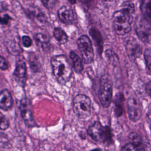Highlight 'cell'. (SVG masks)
<instances>
[{"label": "cell", "instance_id": "cell-4", "mask_svg": "<svg viewBox=\"0 0 151 151\" xmlns=\"http://www.w3.org/2000/svg\"><path fill=\"white\" fill-rule=\"evenodd\" d=\"M73 110L80 119H84L89 117L91 112L90 98L84 94H77L73 100Z\"/></svg>", "mask_w": 151, "mask_h": 151}, {"label": "cell", "instance_id": "cell-15", "mask_svg": "<svg viewBox=\"0 0 151 151\" xmlns=\"http://www.w3.org/2000/svg\"><path fill=\"white\" fill-rule=\"evenodd\" d=\"M27 71V66L24 61L19 60L16 63L14 75L18 78H22L25 76Z\"/></svg>", "mask_w": 151, "mask_h": 151}, {"label": "cell", "instance_id": "cell-3", "mask_svg": "<svg viewBox=\"0 0 151 151\" xmlns=\"http://www.w3.org/2000/svg\"><path fill=\"white\" fill-rule=\"evenodd\" d=\"M99 97L103 107L107 108L110 105L113 97V83L109 75L104 74L100 78Z\"/></svg>", "mask_w": 151, "mask_h": 151}, {"label": "cell", "instance_id": "cell-26", "mask_svg": "<svg viewBox=\"0 0 151 151\" xmlns=\"http://www.w3.org/2000/svg\"><path fill=\"white\" fill-rule=\"evenodd\" d=\"M8 64L5 60V59L3 57V56H1L0 57V68L1 70L4 71L6 70L8 68Z\"/></svg>", "mask_w": 151, "mask_h": 151}, {"label": "cell", "instance_id": "cell-7", "mask_svg": "<svg viewBox=\"0 0 151 151\" xmlns=\"http://www.w3.org/2000/svg\"><path fill=\"white\" fill-rule=\"evenodd\" d=\"M136 32L142 41L145 43L151 42V22L146 19L140 20L136 24Z\"/></svg>", "mask_w": 151, "mask_h": 151}, {"label": "cell", "instance_id": "cell-6", "mask_svg": "<svg viewBox=\"0 0 151 151\" xmlns=\"http://www.w3.org/2000/svg\"><path fill=\"white\" fill-rule=\"evenodd\" d=\"M19 109L21 117L25 124L28 127H33L37 126L34 119L33 114L31 109V104L29 101L26 99H22L20 101Z\"/></svg>", "mask_w": 151, "mask_h": 151}, {"label": "cell", "instance_id": "cell-5", "mask_svg": "<svg viewBox=\"0 0 151 151\" xmlns=\"http://www.w3.org/2000/svg\"><path fill=\"white\" fill-rule=\"evenodd\" d=\"M77 45L85 63L89 64L94 60V51L90 38L83 35L77 40Z\"/></svg>", "mask_w": 151, "mask_h": 151}, {"label": "cell", "instance_id": "cell-29", "mask_svg": "<svg viewBox=\"0 0 151 151\" xmlns=\"http://www.w3.org/2000/svg\"><path fill=\"white\" fill-rule=\"evenodd\" d=\"M90 151H102V149L101 148H100V147H96V148L91 149Z\"/></svg>", "mask_w": 151, "mask_h": 151}, {"label": "cell", "instance_id": "cell-8", "mask_svg": "<svg viewBox=\"0 0 151 151\" xmlns=\"http://www.w3.org/2000/svg\"><path fill=\"white\" fill-rule=\"evenodd\" d=\"M127 107L129 119L133 122L139 120L142 113V107L139 100L135 97H130L127 99Z\"/></svg>", "mask_w": 151, "mask_h": 151}, {"label": "cell", "instance_id": "cell-16", "mask_svg": "<svg viewBox=\"0 0 151 151\" xmlns=\"http://www.w3.org/2000/svg\"><path fill=\"white\" fill-rule=\"evenodd\" d=\"M53 35L55 40L61 44H64L68 40V36L63 29L55 27L53 30Z\"/></svg>", "mask_w": 151, "mask_h": 151}, {"label": "cell", "instance_id": "cell-20", "mask_svg": "<svg viewBox=\"0 0 151 151\" xmlns=\"http://www.w3.org/2000/svg\"><path fill=\"white\" fill-rule=\"evenodd\" d=\"M35 40L36 41L37 44L41 48H45L48 47L49 41L46 35L43 34L42 33H38L35 35Z\"/></svg>", "mask_w": 151, "mask_h": 151}, {"label": "cell", "instance_id": "cell-13", "mask_svg": "<svg viewBox=\"0 0 151 151\" xmlns=\"http://www.w3.org/2000/svg\"><path fill=\"white\" fill-rule=\"evenodd\" d=\"M130 143L133 144L137 151H145V147L142 137L135 132H131L129 134Z\"/></svg>", "mask_w": 151, "mask_h": 151}, {"label": "cell", "instance_id": "cell-19", "mask_svg": "<svg viewBox=\"0 0 151 151\" xmlns=\"http://www.w3.org/2000/svg\"><path fill=\"white\" fill-rule=\"evenodd\" d=\"M90 34H91V37H93V40L95 41V42L97 46L99 48H100L102 50L103 49V41L101 36L100 35V32L96 28H91L90 31Z\"/></svg>", "mask_w": 151, "mask_h": 151}, {"label": "cell", "instance_id": "cell-31", "mask_svg": "<svg viewBox=\"0 0 151 151\" xmlns=\"http://www.w3.org/2000/svg\"><path fill=\"white\" fill-rule=\"evenodd\" d=\"M150 130H151V122H150Z\"/></svg>", "mask_w": 151, "mask_h": 151}, {"label": "cell", "instance_id": "cell-27", "mask_svg": "<svg viewBox=\"0 0 151 151\" xmlns=\"http://www.w3.org/2000/svg\"><path fill=\"white\" fill-rule=\"evenodd\" d=\"M11 19V17L8 14H5L1 18V23L2 25H6L8 24L9 20Z\"/></svg>", "mask_w": 151, "mask_h": 151}, {"label": "cell", "instance_id": "cell-2", "mask_svg": "<svg viewBox=\"0 0 151 151\" xmlns=\"http://www.w3.org/2000/svg\"><path fill=\"white\" fill-rule=\"evenodd\" d=\"M52 73L57 82L65 85L72 76V68L68 58L64 55H54L51 59Z\"/></svg>", "mask_w": 151, "mask_h": 151}, {"label": "cell", "instance_id": "cell-24", "mask_svg": "<svg viewBox=\"0 0 151 151\" xmlns=\"http://www.w3.org/2000/svg\"><path fill=\"white\" fill-rule=\"evenodd\" d=\"M22 42L25 47L28 48L32 45V40L27 35H24L22 38Z\"/></svg>", "mask_w": 151, "mask_h": 151}, {"label": "cell", "instance_id": "cell-21", "mask_svg": "<svg viewBox=\"0 0 151 151\" xmlns=\"http://www.w3.org/2000/svg\"><path fill=\"white\" fill-rule=\"evenodd\" d=\"M29 62L30 65V68L34 72L37 71L40 68V62L37 58L36 55L34 53L31 52L29 55Z\"/></svg>", "mask_w": 151, "mask_h": 151}, {"label": "cell", "instance_id": "cell-9", "mask_svg": "<svg viewBox=\"0 0 151 151\" xmlns=\"http://www.w3.org/2000/svg\"><path fill=\"white\" fill-rule=\"evenodd\" d=\"M106 132V126H103L99 121H96L90 125L87 129L88 136L97 142H103Z\"/></svg>", "mask_w": 151, "mask_h": 151}, {"label": "cell", "instance_id": "cell-11", "mask_svg": "<svg viewBox=\"0 0 151 151\" xmlns=\"http://www.w3.org/2000/svg\"><path fill=\"white\" fill-rule=\"evenodd\" d=\"M58 17L61 22L65 24H71L74 20V13L71 8L63 5L57 11Z\"/></svg>", "mask_w": 151, "mask_h": 151}, {"label": "cell", "instance_id": "cell-23", "mask_svg": "<svg viewBox=\"0 0 151 151\" xmlns=\"http://www.w3.org/2000/svg\"><path fill=\"white\" fill-rule=\"evenodd\" d=\"M0 118H1V124H0L1 130H5L9 127V122L8 120L6 119V117L2 113H1Z\"/></svg>", "mask_w": 151, "mask_h": 151}, {"label": "cell", "instance_id": "cell-22", "mask_svg": "<svg viewBox=\"0 0 151 151\" xmlns=\"http://www.w3.org/2000/svg\"><path fill=\"white\" fill-rule=\"evenodd\" d=\"M144 56L147 70L151 75V50L146 49L144 52Z\"/></svg>", "mask_w": 151, "mask_h": 151}, {"label": "cell", "instance_id": "cell-17", "mask_svg": "<svg viewBox=\"0 0 151 151\" xmlns=\"http://www.w3.org/2000/svg\"><path fill=\"white\" fill-rule=\"evenodd\" d=\"M140 9L145 19L151 22V0L143 1L141 4Z\"/></svg>", "mask_w": 151, "mask_h": 151}, {"label": "cell", "instance_id": "cell-30", "mask_svg": "<svg viewBox=\"0 0 151 151\" xmlns=\"http://www.w3.org/2000/svg\"><path fill=\"white\" fill-rule=\"evenodd\" d=\"M71 3H75L76 2L75 1H70Z\"/></svg>", "mask_w": 151, "mask_h": 151}, {"label": "cell", "instance_id": "cell-28", "mask_svg": "<svg viewBox=\"0 0 151 151\" xmlns=\"http://www.w3.org/2000/svg\"><path fill=\"white\" fill-rule=\"evenodd\" d=\"M146 91L149 96L151 97V81L147 83L146 86Z\"/></svg>", "mask_w": 151, "mask_h": 151}, {"label": "cell", "instance_id": "cell-1", "mask_svg": "<svg viewBox=\"0 0 151 151\" xmlns=\"http://www.w3.org/2000/svg\"><path fill=\"white\" fill-rule=\"evenodd\" d=\"M122 5V8L114 12L113 15V28L119 35H123L130 31L134 11V6L132 2L127 1Z\"/></svg>", "mask_w": 151, "mask_h": 151}, {"label": "cell", "instance_id": "cell-10", "mask_svg": "<svg viewBox=\"0 0 151 151\" xmlns=\"http://www.w3.org/2000/svg\"><path fill=\"white\" fill-rule=\"evenodd\" d=\"M126 50L127 55L132 61L136 60L139 57H140L142 53V50L140 44L136 40L133 38L129 39L127 41L126 45Z\"/></svg>", "mask_w": 151, "mask_h": 151}, {"label": "cell", "instance_id": "cell-12", "mask_svg": "<svg viewBox=\"0 0 151 151\" xmlns=\"http://www.w3.org/2000/svg\"><path fill=\"white\" fill-rule=\"evenodd\" d=\"M13 99L11 93L7 89H4L0 94V107L2 110L6 111L11 108Z\"/></svg>", "mask_w": 151, "mask_h": 151}, {"label": "cell", "instance_id": "cell-14", "mask_svg": "<svg viewBox=\"0 0 151 151\" xmlns=\"http://www.w3.org/2000/svg\"><path fill=\"white\" fill-rule=\"evenodd\" d=\"M69 55L75 71L77 73H81L83 70V65L80 57L73 51H70Z\"/></svg>", "mask_w": 151, "mask_h": 151}, {"label": "cell", "instance_id": "cell-25", "mask_svg": "<svg viewBox=\"0 0 151 151\" xmlns=\"http://www.w3.org/2000/svg\"><path fill=\"white\" fill-rule=\"evenodd\" d=\"M121 151H137V150L133 144L128 143L122 147Z\"/></svg>", "mask_w": 151, "mask_h": 151}, {"label": "cell", "instance_id": "cell-18", "mask_svg": "<svg viewBox=\"0 0 151 151\" xmlns=\"http://www.w3.org/2000/svg\"><path fill=\"white\" fill-rule=\"evenodd\" d=\"M105 54L107 61L110 64L113 66H117L119 64V58L113 51L110 49H107L105 51Z\"/></svg>", "mask_w": 151, "mask_h": 151}]
</instances>
